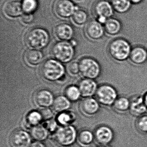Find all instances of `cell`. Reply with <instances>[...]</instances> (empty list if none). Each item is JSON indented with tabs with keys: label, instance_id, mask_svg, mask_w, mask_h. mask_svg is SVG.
I'll return each mask as SVG.
<instances>
[{
	"label": "cell",
	"instance_id": "1",
	"mask_svg": "<svg viewBox=\"0 0 147 147\" xmlns=\"http://www.w3.org/2000/svg\"><path fill=\"white\" fill-rule=\"evenodd\" d=\"M132 47L126 39L118 38L112 41L108 46V52L112 59L123 62L129 59Z\"/></svg>",
	"mask_w": 147,
	"mask_h": 147
},
{
	"label": "cell",
	"instance_id": "2",
	"mask_svg": "<svg viewBox=\"0 0 147 147\" xmlns=\"http://www.w3.org/2000/svg\"><path fill=\"white\" fill-rule=\"evenodd\" d=\"M40 73L45 80L54 82L62 78L65 74V69L60 62L55 59H49L43 63Z\"/></svg>",
	"mask_w": 147,
	"mask_h": 147
},
{
	"label": "cell",
	"instance_id": "3",
	"mask_svg": "<svg viewBox=\"0 0 147 147\" xmlns=\"http://www.w3.org/2000/svg\"><path fill=\"white\" fill-rule=\"evenodd\" d=\"M26 43L30 48L40 49L47 46L50 41L48 32L41 28H35L28 32L25 38Z\"/></svg>",
	"mask_w": 147,
	"mask_h": 147
},
{
	"label": "cell",
	"instance_id": "4",
	"mask_svg": "<svg viewBox=\"0 0 147 147\" xmlns=\"http://www.w3.org/2000/svg\"><path fill=\"white\" fill-rule=\"evenodd\" d=\"M95 99L105 107H112L118 97L117 89L111 85L104 84L98 87Z\"/></svg>",
	"mask_w": 147,
	"mask_h": 147
},
{
	"label": "cell",
	"instance_id": "5",
	"mask_svg": "<svg viewBox=\"0 0 147 147\" xmlns=\"http://www.w3.org/2000/svg\"><path fill=\"white\" fill-rule=\"evenodd\" d=\"M51 54L55 60L61 63H67L74 58V49L73 45L69 43L58 42L52 47Z\"/></svg>",
	"mask_w": 147,
	"mask_h": 147
},
{
	"label": "cell",
	"instance_id": "6",
	"mask_svg": "<svg viewBox=\"0 0 147 147\" xmlns=\"http://www.w3.org/2000/svg\"><path fill=\"white\" fill-rule=\"evenodd\" d=\"M80 73L86 79L95 80L99 77L101 72L99 63L91 57L82 58L79 63Z\"/></svg>",
	"mask_w": 147,
	"mask_h": 147
},
{
	"label": "cell",
	"instance_id": "7",
	"mask_svg": "<svg viewBox=\"0 0 147 147\" xmlns=\"http://www.w3.org/2000/svg\"><path fill=\"white\" fill-rule=\"evenodd\" d=\"M93 13L96 20L104 25L109 18L113 17L114 9L108 0H98L94 5Z\"/></svg>",
	"mask_w": 147,
	"mask_h": 147
},
{
	"label": "cell",
	"instance_id": "8",
	"mask_svg": "<svg viewBox=\"0 0 147 147\" xmlns=\"http://www.w3.org/2000/svg\"><path fill=\"white\" fill-rule=\"evenodd\" d=\"M77 135L75 128L71 125H63L58 128L55 132L56 142L62 146L72 145L77 139Z\"/></svg>",
	"mask_w": 147,
	"mask_h": 147
},
{
	"label": "cell",
	"instance_id": "9",
	"mask_svg": "<svg viewBox=\"0 0 147 147\" xmlns=\"http://www.w3.org/2000/svg\"><path fill=\"white\" fill-rule=\"evenodd\" d=\"M77 10L70 0H57L54 5V11L58 17L67 18L73 15Z\"/></svg>",
	"mask_w": 147,
	"mask_h": 147
},
{
	"label": "cell",
	"instance_id": "10",
	"mask_svg": "<svg viewBox=\"0 0 147 147\" xmlns=\"http://www.w3.org/2000/svg\"><path fill=\"white\" fill-rule=\"evenodd\" d=\"M94 139L99 145H110L114 138L112 129L106 125L97 127L94 131Z\"/></svg>",
	"mask_w": 147,
	"mask_h": 147
},
{
	"label": "cell",
	"instance_id": "11",
	"mask_svg": "<svg viewBox=\"0 0 147 147\" xmlns=\"http://www.w3.org/2000/svg\"><path fill=\"white\" fill-rule=\"evenodd\" d=\"M52 93L47 89H40L37 91L33 97L34 105L41 109L48 108L52 106L54 101Z\"/></svg>",
	"mask_w": 147,
	"mask_h": 147
},
{
	"label": "cell",
	"instance_id": "12",
	"mask_svg": "<svg viewBox=\"0 0 147 147\" xmlns=\"http://www.w3.org/2000/svg\"><path fill=\"white\" fill-rule=\"evenodd\" d=\"M10 143L12 147H29L32 143L31 137L27 131L17 130L11 135Z\"/></svg>",
	"mask_w": 147,
	"mask_h": 147
},
{
	"label": "cell",
	"instance_id": "13",
	"mask_svg": "<svg viewBox=\"0 0 147 147\" xmlns=\"http://www.w3.org/2000/svg\"><path fill=\"white\" fill-rule=\"evenodd\" d=\"M86 32L87 36L93 41L100 40L105 33L104 25L97 20H92L88 24Z\"/></svg>",
	"mask_w": 147,
	"mask_h": 147
},
{
	"label": "cell",
	"instance_id": "14",
	"mask_svg": "<svg viewBox=\"0 0 147 147\" xmlns=\"http://www.w3.org/2000/svg\"><path fill=\"white\" fill-rule=\"evenodd\" d=\"M82 113L87 117H93L99 111L100 105L96 99L87 98L82 100L80 105Z\"/></svg>",
	"mask_w": 147,
	"mask_h": 147
},
{
	"label": "cell",
	"instance_id": "15",
	"mask_svg": "<svg viewBox=\"0 0 147 147\" xmlns=\"http://www.w3.org/2000/svg\"><path fill=\"white\" fill-rule=\"evenodd\" d=\"M129 112L134 117H140L144 115L147 111V109L144 102L143 95H136L130 99Z\"/></svg>",
	"mask_w": 147,
	"mask_h": 147
},
{
	"label": "cell",
	"instance_id": "16",
	"mask_svg": "<svg viewBox=\"0 0 147 147\" xmlns=\"http://www.w3.org/2000/svg\"><path fill=\"white\" fill-rule=\"evenodd\" d=\"M3 12L7 17L15 18L23 13L22 3L18 0H9L3 5Z\"/></svg>",
	"mask_w": 147,
	"mask_h": 147
},
{
	"label": "cell",
	"instance_id": "17",
	"mask_svg": "<svg viewBox=\"0 0 147 147\" xmlns=\"http://www.w3.org/2000/svg\"><path fill=\"white\" fill-rule=\"evenodd\" d=\"M129 60L136 66H141L147 61V50L142 46H136L132 48Z\"/></svg>",
	"mask_w": 147,
	"mask_h": 147
},
{
	"label": "cell",
	"instance_id": "18",
	"mask_svg": "<svg viewBox=\"0 0 147 147\" xmlns=\"http://www.w3.org/2000/svg\"><path fill=\"white\" fill-rule=\"evenodd\" d=\"M78 87L81 96L86 98L95 95L98 88L97 83L94 80L86 78L81 81Z\"/></svg>",
	"mask_w": 147,
	"mask_h": 147
},
{
	"label": "cell",
	"instance_id": "19",
	"mask_svg": "<svg viewBox=\"0 0 147 147\" xmlns=\"http://www.w3.org/2000/svg\"><path fill=\"white\" fill-rule=\"evenodd\" d=\"M74 31L71 25L67 24H61L55 28L56 37L62 41H68L73 38Z\"/></svg>",
	"mask_w": 147,
	"mask_h": 147
},
{
	"label": "cell",
	"instance_id": "20",
	"mask_svg": "<svg viewBox=\"0 0 147 147\" xmlns=\"http://www.w3.org/2000/svg\"><path fill=\"white\" fill-rule=\"evenodd\" d=\"M104 26L105 33L109 36H117L122 31V24L120 20L113 17L107 20Z\"/></svg>",
	"mask_w": 147,
	"mask_h": 147
},
{
	"label": "cell",
	"instance_id": "21",
	"mask_svg": "<svg viewBox=\"0 0 147 147\" xmlns=\"http://www.w3.org/2000/svg\"><path fill=\"white\" fill-rule=\"evenodd\" d=\"M43 119L41 112L32 111L26 116L24 121L25 128L27 129H32L33 127L38 125Z\"/></svg>",
	"mask_w": 147,
	"mask_h": 147
},
{
	"label": "cell",
	"instance_id": "22",
	"mask_svg": "<svg viewBox=\"0 0 147 147\" xmlns=\"http://www.w3.org/2000/svg\"><path fill=\"white\" fill-rule=\"evenodd\" d=\"M42 52L36 49L28 51L25 55L26 63L30 66H36L41 63L43 59Z\"/></svg>",
	"mask_w": 147,
	"mask_h": 147
},
{
	"label": "cell",
	"instance_id": "23",
	"mask_svg": "<svg viewBox=\"0 0 147 147\" xmlns=\"http://www.w3.org/2000/svg\"><path fill=\"white\" fill-rule=\"evenodd\" d=\"M130 99L125 96L118 97L112 107L117 113L124 114L129 110Z\"/></svg>",
	"mask_w": 147,
	"mask_h": 147
},
{
	"label": "cell",
	"instance_id": "24",
	"mask_svg": "<svg viewBox=\"0 0 147 147\" xmlns=\"http://www.w3.org/2000/svg\"><path fill=\"white\" fill-rule=\"evenodd\" d=\"M71 106L70 101L64 96H58L54 100L53 106L54 111L57 113L63 112L67 111Z\"/></svg>",
	"mask_w": 147,
	"mask_h": 147
},
{
	"label": "cell",
	"instance_id": "25",
	"mask_svg": "<svg viewBox=\"0 0 147 147\" xmlns=\"http://www.w3.org/2000/svg\"><path fill=\"white\" fill-rule=\"evenodd\" d=\"M110 1L115 12L120 14L128 12L132 5L130 0H110Z\"/></svg>",
	"mask_w": 147,
	"mask_h": 147
},
{
	"label": "cell",
	"instance_id": "26",
	"mask_svg": "<svg viewBox=\"0 0 147 147\" xmlns=\"http://www.w3.org/2000/svg\"><path fill=\"white\" fill-rule=\"evenodd\" d=\"M94 139V134L88 130L82 131L77 136V140L80 145L87 147L92 144Z\"/></svg>",
	"mask_w": 147,
	"mask_h": 147
},
{
	"label": "cell",
	"instance_id": "27",
	"mask_svg": "<svg viewBox=\"0 0 147 147\" xmlns=\"http://www.w3.org/2000/svg\"><path fill=\"white\" fill-rule=\"evenodd\" d=\"M49 131L43 125H38L31 129V137L36 141L42 142L47 139L49 136Z\"/></svg>",
	"mask_w": 147,
	"mask_h": 147
},
{
	"label": "cell",
	"instance_id": "28",
	"mask_svg": "<svg viewBox=\"0 0 147 147\" xmlns=\"http://www.w3.org/2000/svg\"><path fill=\"white\" fill-rule=\"evenodd\" d=\"M76 114L72 112H63L58 114L57 121L62 126L71 125L76 120Z\"/></svg>",
	"mask_w": 147,
	"mask_h": 147
},
{
	"label": "cell",
	"instance_id": "29",
	"mask_svg": "<svg viewBox=\"0 0 147 147\" xmlns=\"http://www.w3.org/2000/svg\"><path fill=\"white\" fill-rule=\"evenodd\" d=\"M87 13L84 10L77 9L73 15V20L76 24L82 25L88 20Z\"/></svg>",
	"mask_w": 147,
	"mask_h": 147
},
{
	"label": "cell",
	"instance_id": "30",
	"mask_svg": "<svg viewBox=\"0 0 147 147\" xmlns=\"http://www.w3.org/2000/svg\"><path fill=\"white\" fill-rule=\"evenodd\" d=\"M65 96L70 101H76L79 100L81 96L79 87L75 86L68 87L65 90Z\"/></svg>",
	"mask_w": 147,
	"mask_h": 147
},
{
	"label": "cell",
	"instance_id": "31",
	"mask_svg": "<svg viewBox=\"0 0 147 147\" xmlns=\"http://www.w3.org/2000/svg\"><path fill=\"white\" fill-rule=\"evenodd\" d=\"M135 127L138 132L142 134H147V114L138 117L135 122Z\"/></svg>",
	"mask_w": 147,
	"mask_h": 147
},
{
	"label": "cell",
	"instance_id": "32",
	"mask_svg": "<svg viewBox=\"0 0 147 147\" xmlns=\"http://www.w3.org/2000/svg\"><path fill=\"white\" fill-rule=\"evenodd\" d=\"M22 5L25 13L32 14L37 9L38 2L37 0H23Z\"/></svg>",
	"mask_w": 147,
	"mask_h": 147
},
{
	"label": "cell",
	"instance_id": "33",
	"mask_svg": "<svg viewBox=\"0 0 147 147\" xmlns=\"http://www.w3.org/2000/svg\"><path fill=\"white\" fill-rule=\"evenodd\" d=\"M57 121L54 119H49L46 122H45L42 125L49 132H54L56 131L58 128L57 127Z\"/></svg>",
	"mask_w": 147,
	"mask_h": 147
},
{
	"label": "cell",
	"instance_id": "34",
	"mask_svg": "<svg viewBox=\"0 0 147 147\" xmlns=\"http://www.w3.org/2000/svg\"><path fill=\"white\" fill-rule=\"evenodd\" d=\"M68 70L70 75L76 76L80 73L79 63L76 62L71 63L69 66Z\"/></svg>",
	"mask_w": 147,
	"mask_h": 147
},
{
	"label": "cell",
	"instance_id": "35",
	"mask_svg": "<svg viewBox=\"0 0 147 147\" xmlns=\"http://www.w3.org/2000/svg\"><path fill=\"white\" fill-rule=\"evenodd\" d=\"M42 115L43 119L48 120L51 117L53 116V113L50 109L48 108L42 109V110L40 111Z\"/></svg>",
	"mask_w": 147,
	"mask_h": 147
},
{
	"label": "cell",
	"instance_id": "36",
	"mask_svg": "<svg viewBox=\"0 0 147 147\" xmlns=\"http://www.w3.org/2000/svg\"><path fill=\"white\" fill-rule=\"evenodd\" d=\"M34 19V17L32 14L26 13L23 15L22 18V20L25 24H30L32 22Z\"/></svg>",
	"mask_w": 147,
	"mask_h": 147
},
{
	"label": "cell",
	"instance_id": "37",
	"mask_svg": "<svg viewBox=\"0 0 147 147\" xmlns=\"http://www.w3.org/2000/svg\"><path fill=\"white\" fill-rule=\"evenodd\" d=\"M29 147H45V146L42 142L36 141L32 143Z\"/></svg>",
	"mask_w": 147,
	"mask_h": 147
},
{
	"label": "cell",
	"instance_id": "38",
	"mask_svg": "<svg viewBox=\"0 0 147 147\" xmlns=\"http://www.w3.org/2000/svg\"><path fill=\"white\" fill-rule=\"evenodd\" d=\"M131 4L134 5H138L141 4L143 0H130Z\"/></svg>",
	"mask_w": 147,
	"mask_h": 147
},
{
	"label": "cell",
	"instance_id": "39",
	"mask_svg": "<svg viewBox=\"0 0 147 147\" xmlns=\"http://www.w3.org/2000/svg\"><path fill=\"white\" fill-rule=\"evenodd\" d=\"M143 98L144 102V105L146 106L147 109V92H146L143 95Z\"/></svg>",
	"mask_w": 147,
	"mask_h": 147
},
{
	"label": "cell",
	"instance_id": "40",
	"mask_svg": "<svg viewBox=\"0 0 147 147\" xmlns=\"http://www.w3.org/2000/svg\"><path fill=\"white\" fill-rule=\"evenodd\" d=\"M97 147H112L110 145H99Z\"/></svg>",
	"mask_w": 147,
	"mask_h": 147
},
{
	"label": "cell",
	"instance_id": "41",
	"mask_svg": "<svg viewBox=\"0 0 147 147\" xmlns=\"http://www.w3.org/2000/svg\"><path fill=\"white\" fill-rule=\"evenodd\" d=\"M75 1H81V0H75Z\"/></svg>",
	"mask_w": 147,
	"mask_h": 147
}]
</instances>
